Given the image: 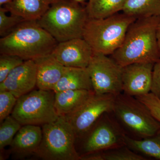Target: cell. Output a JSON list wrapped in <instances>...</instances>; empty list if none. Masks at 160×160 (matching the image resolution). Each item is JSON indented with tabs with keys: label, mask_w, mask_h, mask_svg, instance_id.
I'll return each instance as SVG.
<instances>
[{
	"label": "cell",
	"mask_w": 160,
	"mask_h": 160,
	"mask_svg": "<svg viewBox=\"0 0 160 160\" xmlns=\"http://www.w3.org/2000/svg\"><path fill=\"white\" fill-rule=\"evenodd\" d=\"M52 90H33L18 99L11 115L22 126H42L59 118L54 106Z\"/></svg>",
	"instance_id": "52a82bcc"
},
{
	"label": "cell",
	"mask_w": 160,
	"mask_h": 160,
	"mask_svg": "<svg viewBox=\"0 0 160 160\" xmlns=\"http://www.w3.org/2000/svg\"><path fill=\"white\" fill-rule=\"evenodd\" d=\"M74 1L82 3V4H85V1L86 0H74Z\"/></svg>",
	"instance_id": "4dcf8cb0"
},
{
	"label": "cell",
	"mask_w": 160,
	"mask_h": 160,
	"mask_svg": "<svg viewBox=\"0 0 160 160\" xmlns=\"http://www.w3.org/2000/svg\"><path fill=\"white\" fill-rule=\"evenodd\" d=\"M126 135L112 112H106L82 137L77 140L80 141V156L124 146Z\"/></svg>",
	"instance_id": "ba28073f"
},
{
	"label": "cell",
	"mask_w": 160,
	"mask_h": 160,
	"mask_svg": "<svg viewBox=\"0 0 160 160\" xmlns=\"http://www.w3.org/2000/svg\"><path fill=\"white\" fill-rule=\"evenodd\" d=\"M18 98L10 92L0 91V123L11 115Z\"/></svg>",
	"instance_id": "484cf974"
},
{
	"label": "cell",
	"mask_w": 160,
	"mask_h": 160,
	"mask_svg": "<svg viewBox=\"0 0 160 160\" xmlns=\"http://www.w3.org/2000/svg\"><path fill=\"white\" fill-rule=\"evenodd\" d=\"M66 90H93L87 68L66 67L62 78L55 86V92Z\"/></svg>",
	"instance_id": "ac0fdd59"
},
{
	"label": "cell",
	"mask_w": 160,
	"mask_h": 160,
	"mask_svg": "<svg viewBox=\"0 0 160 160\" xmlns=\"http://www.w3.org/2000/svg\"><path fill=\"white\" fill-rule=\"evenodd\" d=\"M13 0H0V6H3L11 2Z\"/></svg>",
	"instance_id": "f546056e"
},
{
	"label": "cell",
	"mask_w": 160,
	"mask_h": 160,
	"mask_svg": "<svg viewBox=\"0 0 160 160\" xmlns=\"http://www.w3.org/2000/svg\"><path fill=\"white\" fill-rule=\"evenodd\" d=\"M42 138L34 155L44 160H80L76 137L64 116L42 126Z\"/></svg>",
	"instance_id": "8992f818"
},
{
	"label": "cell",
	"mask_w": 160,
	"mask_h": 160,
	"mask_svg": "<svg viewBox=\"0 0 160 160\" xmlns=\"http://www.w3.org/2000/svg\"><path fill=\"white\" fill-rule=\"evenodd\" d=\"M22 126L11 115L6 118L0 126V150L11 145L13 138Z\"/></svg>",
	"instance_id": "7402d4cb"
},
{
	"label": "cell",
	"mask_w": 160,
	"mask_h": 160,
	"mask_svg": "<svg viewBox=\"0 0 160 160\" xmlns=\"http://www.w3.org/2000/svg\"><path fill=\"white\" fill-rule=\"evenodd\" d=\"M24 60L13 55H0V83L4 81L7 76L15 68L24 62Z\"/></svg>",
	"instance_id": "d4e9b609"
},
{
	"label": "cell",
	"mask_w": 160,
	"mask_h": 160,
	"mask_svg": "<svg viewBox=\"0 0 160 160\" xmlns=\"http://www.w3.org/2000/svg\"><path fill=\"white\" fill-rule=\"evenodd\" d=\"M84 4L74 0H57L38 22L58 43L83 38L89 18Z\"/></svg>",
	"instance_id": "3957f363"
},
{
	"label": "cell",
	"mask_w": 160,
	"mask_h": 160,
	"mask_svg": "<svg viewBox=\"0 0 160 160\" xmlns=\"http://www.w3.org/2000/svg\"><path fill=\"white\" fill-rule=\"evenodd\" d=\"M57 0H13L3 6L10 14L25 20L38 21Z\"/></svg>",
	"instance_id": "2e32d148"
},
{
	"label": "cell",
	"mask_w": 160,
	"mask_h": 160,
	"mask_svg": "<svg viewBox=\"0 0 160 160\" xmlns=\"http://www.w3.org/2000/svg\"><path fill=\"white\" fill-rule=\"evenodd\" d=\"M157 35L158 44L160 52V18L158 23L157 30Z\"/></svg>",
	"instance_id": "f1b7e54d"
},
{
	"label": "cell",
	"mask_w": 160,
	"mask_h": 160,
	"mask_svg": "<svg viewBox=\"0 0 160 160\" xmlns=\"http://www.w3.org/2000/svg\"><path fill=\"white\" fill-rule=\"evenodd\" d=\"M7 9L3 7H0V36L1 38L9 34L20 23L25 19L16 15H7Z\"/></svg>",
	"instance_id": "cb8c5ba5"
},
{
	"label": "cell",
	"mask_w": 160,
	"mask_h": 160,
	"mask_svg": "<svg viewBox=\"0 0 160 160\" xmlns=\"http://www.w3.org/2000/svg\"><path fill=\"white\" fill-rule=\"evenodd\" d=\"M94 52L83 38L58 43L52 54L63 66L87 68Z\"/></svg>",
	"instance_id": "8fae6325"
},
{
	"label": "cell",
	"mask_w": 160,
	"mask_h": 160,
	"mask_svg": "<svg viewBox=\"0 0 160 160\" xmlns=\"http://www.w3.org/2000/svg\"><path fill=\"white\" fill-rule=\"evenodd\" d=\"M57 41L37 21L25 20L0 39V54L17 56L24 61L34 60L52 53Z\"/></svg>",
	"instance_id": "7a4b0ae2"
},
{
	"label": "cell",
	"mask_w": 160,
	"mask_h": 160,
	"mask_svg": "<svg viewBox=\"0 0 160 160\" xmlns=\"http://www.w3.org/2000/svg\"><path fill=\"white\" fill-rule=\"evenodd\" d=\"M122 12L136 18L160 16V0H127Z\"/></svg>",
	"instance_id": "44dd1931"
},
{
	"label": "cell",
	"mask_w": 160,
	"mask_h": 160,
	"mask_svg": "<svg viewBox=\"0 0 160 160\" xmlns=\"http://www.w3.org/2000/svg\"><path fill=\"white\" fill-rule=\"evenodd\" d=\"M136 19L123 12L105 18H88L83 38L94 52L111 55L121 46L129 26Z\"/></svg>",
	"instance_id": "277c9868"
},
{
	"label": "cell",
	"mask_w": 160,
	"mask_h": 160,
	"mask_svg": "<svg viewBox=\"0 0 160 160\" xmlns=\"http://www.w3.org/2000/svg\"><path fill=\"white\" fill-rule=\"evenodd\" d=\"M125 145L135 152L145 157L160 160V129L153 135L137 140L126 135Z\"/></svg>",
	"instance_id": "d6986e66"
},
{
	"label": "cell",
	"mask_w": 160,
	"mask_h": 160,
	"mask_svg": "<svg viewBox=\"0 0 160 160\" xmlns=\"http://www.w3.org/2000/svg\"><path fill=\"white\" fill-rule=\"evenodd\" d=\"M154 64L136 63L123 67L122 92L137 97L151 92Z\"/></svg>",
	"instance_id": "7c38bea8"
},
{
	"label": "cell",
	"mask_w": 160,
	"mask_h": 160,
	"mask_svg": "<svg viewBox=\"0 0 160 160\" xmlns=\"http://www.w3.org/2000/svg\"><path fill=\"white\" fill-rule=\"evenodd\" d=\"M87 69L95 93L117 96L122 92L123 67L110 56L94 52Z\"/></svg>",
	"instance_id": "9c48e42d"
},
{
	"label": "cell",
	"mask_w": 160,
	"mask_h": 160,
	"mask_svg": "<svg viewBox=\"0 0 160 160\" xmlns=\"http://www.w3.org/2000/svg\"><path fill=\"white\" fill-rule=\"evenodd\" d=\"M94 93L93 90H66L55 94L54 106L59 116L72 113Z\"/></svg>",
	"instance_id": "e0dca14e"
},
{
	"label": "cell",
	"mask_w": 160,
	"mask_h": 160,
	"mask_svg": "<svg viewBox=\"0 0 160 160\" xmlns=\"http://www.w3.org/2000/svg\"><path fill=\"white\" fill-rule=\"evenodd\" d=\"M42 138V129L37 125H24L10 146V152L17 159H23L35 155Z\"/></svg>",
	"instance_id": "5bb4252c"
},
{
	"label": "cell",
	"mask_w": 160,
	"mask_h": 160,
	"mask_svg": "<svg viewBox=\"0 0 160 160\" xmlns=\"http://www.w3.org/2000/svg\"><path fill=\"white\" fill-rule=\"evenodd\" d=\"M116 96L93 93L78 109L65 117L76 137H82L104 113L113 110Z\"/></svg>",
	"instance_id": "30bf717a"
},
{
	"label": "cell",
	"mask_w": 160,
	"mask_h": 160,
	"mask_svg": "<svg viewBox=\"0 0 160 160\" xmlns=\"http://www.w3.org/2000/svg\"><path fill=\"white\" fill-rule=\"evenodd\" d=\"M151 92L160 100V59L153 66Z\"/></svg>",
	"instance_id": "83f0119b"
},
{
	"label": "cell",
	"mask_w": 160,
	"mask_h": 160,
	"mask_svg": "<svg viewBox=\"0 0 160 160\" xmlns=\"http://www.w3.org/2000/svg\"><path fill=\"white\" fill-rule=\"evenodd\" d=\"M126 146L102 151V160H147Z\"/></svg>",
	"instance_id": "603a6c76"
},
{
	"label": "cell",
	"mask_w": 160,
	"mask_h": 160,
	"mask_svg": "<svg viewBox=\"0 0 160 160\" xmlns=\"http://www.w3.org/2000/svg\"><path fill=\"white\" fill-rule=\"evenodd\" d=\"M160 16L137 19L121 46L110 56L124 67L136 63L155 64L160 59L157 30Z\"/></svg>",
	"instance_id": "6da1fadb"
},
{
	"label": "cell",
	"mask_w": 160,
	"mask_h": 160,
	"mask_svg": "<svg viewBox=\"0 0 160 160\" xmlns=\"http://www.w3.org/2000/svg\"><path fill=\"white\" fill-rule=\"evenodd\" d=\"M144 103L152 114L160 122V100L150 92L148 94L136 97Z\"/></svg>",
	"instance_id": "4316f807"
},
{
	"label": "cell",
	"mask_w": 160,
	"mask_h": 160,
	"mask_svg": "<svg viewBox=\"0 0 160 160\" xmlns=\"http://www.w3.org/2000/svg\"><path fill=\"white\" fill-rule=\"evenodd\" d=\"M112 112L126 135L135 139L152 136L160 129V122L146 105L123 92L116 96Z\"/></svg>",
	"instance_id": "5b68a950"
},
{
	"label": "cell",
	"mask_w": 160,
	"mask_h": 160,
	"mask_svg": "<svg viewBox=\"0 0 160 160\" xmlns=\"http://www.w3.org/2000/svg\"><path fill=\"white\" fill-rule=\"evenodd\" d=\"M127 0H88L86 5L89 18L102 19L122 11Z\"/></svg>",
	"instance_id": "ffe728a7"
},
{
	"label": "cell",
	"mask_w": 160,
	"mask_h": 160,
	"mask_svg": "<svg viewBox=\"0 0 160 160\" xmlns=\"http://www.w3.org/2000/svg\"><path fill=\"white\" fill-rule=\"evenodd\" d=\"M38 89L52 90L63 75L66 66L58 61L52 53L37 58Z\"/></svg>",
	"instance_id": "9a60e30c"
},
{
	"label": "cell",
	"mask_w": 160,
	"mask_h": 160,
	"mask_svg": "<svg viewBox=\"0 0 160 160\" xmlns=\"http://www.w3.org/2000/svg\"><path fill=\"white\" fill-rule=\"evenodd\" d=\"M37 83L36 63L34 60H27L13 69L0 83V91L10 92L18 99L33 90Z\"/></svg>",
	"instance_id": "4fadbf2b"
}]
</instances>
